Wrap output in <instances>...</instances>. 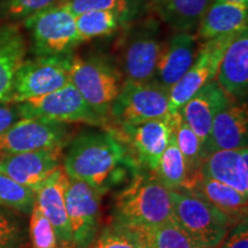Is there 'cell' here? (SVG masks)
Returning a JSON list of instances; mask_svg holds the SVG:
<instances>
[{
  "label": "cell",
  "mask_w": 248,
  "mask_h": 248,
  "mask_svg": "<svg viewBox=\"0 0 248 248\" xmlns=\"http://www.w3.org/2000/svg\"><path fill=\"white\" fill-rule=\"evenodd\" d=\"M173 131H175L177 146L181 151L183 157H184L186 172H187L186 183L184 187L182 188V190H185L199 176L200 167L204 160L202 147H201V142L198 136L190 128V125L183 120L179 111L176 113Z\"/></svg>",
  "instance_id": "4316f807"
},
{
  "label": "cell",
  "mask_w": 248,
  "mask_h": 248,
  "mask_svg": "<svg viewBox=\"0 0 248 248\" xmlns=\"http://www.w3.org/2000/svg\"><path fill=\"white\" fill-rule=\"evenodd\" d=\"M62 169L70 179L85 183L105 194L139 171L128 147L110 130H90L68 144Z\"/></svg>",
  "instance_id": "6da1fadb"
},
{
  "label": "cell",
  "mask_w": 248,
  "mask_h": 248,
  "mask_svg": "<svg viewBox=\"0 0 248 248\" xmlns=\"http://www.w3.org/2000/svg\"><path fill=\"white\" fill-rule=\"evenodd\" d=\"M199 175L230 186L248 197V148L214 152L203 160Z\"/></svg>",
  "instance_id": "ffe728a7"
},
{
  "label": "cell",
  "mask_w": 248,
  "mask_h": 248,
  "mask_svg": "<svg viewBox=\"0 0 248 248\" xmlns=\"http://www.w3.org/2000/svg\"><path fill=\"white\" fill-rule=\"evenodd\" d=\"M23 22L36 57L68 55L80 44L75 16L61 4L43 9Z\"/></svg>",
  "instance_id": "8992f818"
},
{
  "label": "cell",
  "mask_w": 248,
  "mask_h": 248,
  "mask_svg": "<svg viewBox=\"0 0 248 248\" xmlns=\"http://www.w3.org/2000/svg\"><path fill=\"white\" fill-rule=\"evenodd\" d=\"M27 51L22 30L13 22H0V104L11 100L15 74L26 60Z\"/></svg>",
  "instance_id": "44dd1931"
},
{
  "label": "cell",
  "mask_w": 248,
  "mask_h": 248,
  "mask_svg": "<svg viewBox=\"0 0 248 248\" xmlns=\"http://www.w3.org/2000/svg\"><path fill=\"white\" fill-rule=\"evenodd\" d=\"M153 248H203L194 244L190 238L169 221L153 231Z\"/></svg>",
  "instance_id": "d6a6232c"
},
{
  "label": "cell",
  "mask_w": 248,
  "mask_h": 248,
  "mask_svg": "<svg viewBox=\"0 0 248 248\" xmlns=\"http://www.w3.org/2000/svg\"><path fill=\"white\" fill-rule=\"evenodd\" d=\"M30 215L29 237L32 248H60L53 225L36 203Z\"/></svg>",
  "instance_id": "1f68e13d"
},
{
  "label": "cell",
  "mask_w": 248,
  "mask_h": 248,
  "mask_svg": "<svg viewBox=\"0 0 248 248\" xmlns=\"http://www.w3.org/2000/svg\"><path fill=\"white\" fill-rule=\"evenodd\" d=\"M214 0H152V9L173 31L193 32Z\"/></svg>",
  "instance_id": "cb8c5ba5"
},
{
  "label": "cell",
  "mask_w": 248,
  "mask_h": 248,
  "mask_svg": "<svg viewBox=\"0 0 248 248\" xmlns=\"http://www.w3.org/2000/svg\"><path fill=\"white\" fill-rule=\"evenodd\" d=\"M131 12L92 11L75 16L77 35L80 43L113 35L128 23Z\"/></svg>",
  "instance_id": "d4e9b609"
},
{
  "label": "cell",
  "mask_w": 248,
  "mask_h": 248,
  "mask_svg": "<svg viewBox=\"0 0 248 248\" xmlns=\"http://www.w3.org/2000/svg\"><path fill=\"white\" fill-rule=\"evenodd\" d=\"M198 47V38L193 33L173 31L161 45L154 82L167 90L172 88L193 63Z\"/></svg>",
  "instance_id": "9a60e30c"
},
{
  "label": "cell",
  "mask_w": 248,
  "mask_h": 248,
  "mask_svg": "<svg viewBox=\"0 0 248 248\" xmlns=\"http://www.w3.org/2000/svg\"><path fill=\"white\" fill-rule=\"evenodd\" d=\"M17 109L21 119H37L64 124L82 123L102 128L108 126V121L92 110L71 83L57 91L20 102Z\"/></svg>",
  "instance_id": "52a82bcc"
},
{
  "label": "cell",
  "mask_w": 248,
  "mask_h": 248,
  "mask_svg": "<svg viewBox=\"0 0 248 248\" xmlns=\"http://www.w3.org/2000/svg\"><path fill=\"white\" fill-rule=\"evenodd\" d=\"M219 246V248H248L247 218L237 223Z\"/></svg>",
  "instance_id": "e575fe53"
},
{
  "label": "cell",
  "mask_w": 248,
  "mask_h": 248,
  "mask_svg": "<svg viewBox=\"0 0 248 248\" xmlns=\"http://www.w3.org/2000/svg\"><path fill=\"white\" fill-rule=\"evenodd\" d=\"M153 173L167 190L181 191L184 187L187 172H186L184 157L177 146L173 129L167 148L160 159L159 166Z\"/></svg>",
  "instance_id": "83f0119b"
},
{
  "label": "cell",
  "mask_w": 248,
  "mask_h": 248,
  "mask_svg": "<svg viewBox=\"0 0 248 248\" xmlns=\"http://www.w3.org/2000/svg\"><path fill=\"white\" fill-rule=\"evenodd\" d=\"M21 119L18 114L17 104L14 102H5L0 104V135L6 131L12 124Z\"/></svg>",
  "instance_id": "d590c367"
},
{
  "label": "cell",
  "mask_w": 248,
  "mask_h": 248,
  "mask_svg": "<svg viewBox=\"0 0 248 248\" xmlns=\"http://www.w3.org/2000/svg\"><path fill=\"white\" fill-rule=\"evenodd\" d=\"M0 206V248H27L28 232L22 219Z\"/></svg>",
  "instance_id": "f546056e"
},
{
  "label": "cell",
  "mask_w": 248,
  "mask_h": 248,
  "mask_svg": "<svg viewBox=\"0 0 248 248\" xmlns=\"http://www.w3.org/2000/svg\"><path fill=\"white\" fill-rule=\"evenodd\" d=\"M169 90L151 82H125L109 110L114 126L137 125L169 116Z\"/></svg>",
  "instance_id": "ba28073f"
},
{
  "label": "cell",
  "mask_w": 248,
  "mask_h": 248,
  "mask_svg": "<svg viewBox=\"0 0 248 248\" xmlns=\"http://www.w3.org/2000/svg\"><path fill=\"white\" fill-rule=\"evenodd\" d=\"M102 197L104 194L85 183L69 178L64 192V202L73 248H89L97 237Z\"/></svg>",
  "instance_id": "4fadbf2b"
},
{
  "label": "cell",
  "mask_w": 248,
  "mask_h": 248,
  "mask_svg": "<svg viewBox=\"0 0 248 248\" xmlns=\"http://www.w3.org/2000/svg\"><path fill=\"white\" fill-rule=\"evenodd\" d=\"M116 63L101 55H71L70 83L86 104L102 119L109 121V110L123 85Z\"/></svg>",
  "instance_id": "3957f363"
},
{
  "label": "cell",
  "mask_w": 248,
  "mask_h": 248,
  "mask_svg": "<svg viewBox=\"0 0 248 248\" xmlns=\"http://www.w3.org/2000/svg\"><path fill=\"white\" fill-rule=\"evenodd\" d=\"M68 184L69 177L60 167L35 190L36 204L53 225L60 248H73L64 202V192Z\"/></svg>",
  "instance_id": "e0dca14e"
},
{
  "label": "cell",
  "mask_w": 248,
  "mask_h": 248,
  "mask_svg": "<svg viewBox=\"0 0 248 248\" xmlns=\"http://www.w3.org/2000/svg\"><path fill=\"white\" fill-rule=\"evenodd\" d=\"M184 191L192 192L215 206L228 216L233 226L247 218L248 197H245L230 186L199 175Z\"/></svg>",
  "instance_id": "603a6c76"
},
{
  "label": "cell",
  "mask_w": 248,
  "mask_h": 248,
  "mask_svg": "<svg viewBox=\"0 0 248 248\" xmlns=\"http://www.w3.org/2000/svg\"><path fill=\"white\" fill-rule=\"evenodd\" d=\"M235 35L203 42L198 47L193 63L186 74L169 89V111L176 114L199 90L215 79L223 55Z\"/></svg>",
  "instance_id": "30bf717a"
},
{
  "label": "cell",
  "mask_w": 248,
  "mask_h": 248,
  "mask_svg": "<svg viewBox=\"0 0 248 248\" xmlns=\"http://www.w3.org/2000/svg\"><path fill=\"white\" fill-rule=\"evenodd\" d=\"M172 221L198 246L217 248L232 223L225 214L188 191H170Z\"/></svg>",
  "instance_id": "277c9868"
},
{
  "label": "cell",
  "mask_w": 248,
  "mask_h": 248,
  "mask_svg": "<svg viewBox=\"0 0 248 248\" xmlns=\"http://www.w3.org/2000/svg\"><path fill=\"white\" fill-rule=\"evenodd\" d=\"M248 111L246 104L232 100L215 116L202 146L203 157L217 151L247 147Z\"/></svg>",
  "instance_id": "2e32d148"
},
{
  "label": "cell",
  "mask_w": 248,
  "mask_h": 248,
  "mask_svg": "<svg viewBox=\"0 0 248 248\" xmlns=\"http://www.w3.org/2000/svg\"><path fill=\"white\" fill-rule=\"evenodd\" d=\"M231 101L232 99L214 79L202 86L179 110L183 120L199 138L201 147L208 138L215 116Z\"/></svg>",
  "instance_id": "ac0fdd59"
},
{
  "label": "cell",
  "mask_w": 248,
  "mask_h": 248,
  "mask_svg": "<svg viewBox=\"0 0 248 248\" xmlns=\"http://www.w3.org/2000/svg\"><path fill=\"white\" fill-rule=\"evenodd\" d=\"M35 203L36 193L31 188L0 173V206L23 214H31Z\"/></svg>",
  "instance_id": "f1b7e54d"
},
{
  "label": "cell",
  "mask_w": 248,
  "mask_h": 248,
  "mask_svg": "<svg viewBox=\"0 0 248 248\" xmlns=\"http://www.w3.org/2000/svg\"><path fill=\"white\" fill-rule=\"evenodd\" d=\"M247 23L248 6L213 1L198 26L197 38L206 42L217 37L237 35L248 29Z\"/></svg>",
  "instance_id": "7402d4cb"
},
{
  "label": "cell",
  "mask_w": 248,
  "mask_h": 248,
  "mask_svg": "<svg viewBox=\"0 0 248 248\" xmlns=\"http://www.w3.org/2000/svg\"><path fill=\"white\" fill-rule=\"evenodd\" d=\"M162 45L159 26L145 21L124 31L117 42V63L125 82H151L154 79L157 58Z\"/></svg>",
  "instance_id": "5b68a950"
},
{
  "label": "cell",
  "mask_w": 248,
  "mask_h": 248,
  "mask_svg": "<svg viewBox=\"0 0 248 248\" xmlns=\"http://www.w3.org/2000/svg\"><path fill=\"white\" fill-rule=\"evenodd\" d=\"M172 219L170 191L154 173L136 172L114 202L111 221L154 231Z\"/></svg>",
  "instance_id": "7a4b0ae2"
},
{
  "label": "cell",
  "mask_w": 248,
  "mask_h": 248,
  "mask_svg": "<svg viewBox=\"0 0 248 248\" xmlns=\"http://www.w3.org/2000/svg\"><path fill=\"white\" fill-rule=\"evenodd\" d=\"M62 156L63 147L1 155L0 173L35 192L48 176L60 168Z\"/></svg>",
  "instance_id": "5bb4252c"
},
{
  "label": "cell",
  "mask_w": 248,
  "mask_h": 248,
  "mask_svg": "<svg viewBox=\"0 0 248 248\" xmlns=\"http://www.w3.org/2000/svg\"><path fill=\"white\" fill-rule=\"evenodd\" d=\"M215 80L232 100H243L248 91V29L237 33L223 55Z\"/></svg>",
  "instance_id": "d6986e66"
},
{
  "label": "cell",
  "mask_w": 248,
  "mask_h": 248,
  "mask_svg": "<svg viewBox=\"0 0 248 248\" xmlns=\"http://www.w3.org/2000/svg\"><path fill=\"white\" fill-rule=\"evenodd\" d=\"M70 140V124L18 119L0 135V156L46 148H64Z\"/></svg>",
  "instance_id": "8fae6325"
},
{
  "label": "cell",
  "mask_w": 248,
  "mask_h": 248,
  "mask_svg": "<svg viewBox=\"0 0 248 248\" xmlns=\"http://www.w3.org/2000/svg\"><path fill=\"white\" fill-rule=\"evenodd\" d=\"M176 114L137 125H120L109 129L128 147L139 167L155 171L169 142Z\"/></svg>",
  "instance_id": "7c38bea8"
},
{
  "label": "cell",
  "mask_w": 248,
  "mask_h": 248,
  "mask_svg": "<svg viewBox=\"0 0 248 248\" xmlns=\"http://www.w3.org/2000/svg\"><path fill=\"white\" fill-rule=\"evenodd\" d=\"M62 1L64 0H0V14L7 22L24 21L31 15Z\"/></svg>",
  "instance_id": "4dcf8cb0"
},
{
  "label": "cell",
  "mask_w": 248,
  "mask_h": 248,
  "mask_svg": "<svg viewBox=\"0 0 248 248\" xmlns=\"http://www.w3.org/2000/svg\"><path fill=\"white\" fill-rule=\"evenodd\" d=\"M89 248H153V231L110 221Z\"/></svg>",
  "instance_id": "484cf974"
},
{
  "label": "cell",
  "mask_w": 248,
  "mask_h": 248,
  "mask_svg": "<svg viewBox=\"0 0 248 248\" xmlns=\"http://www.w3.org/2000/svg\"><path fill=\"white\" fill-rule=\"evenodd\" d=\"M71 54L24 60L14 77L9 102L20 104L63 88L70 83Z\"/></svg>",
  "instance_id": "9c48e42d"
},
{
  "label": "cell",
  "mask_w": 248,
  "mask_h": 248,
  "mask_svg": "<svg viewBox=\"0 0 248 248\" xmlns=\"http://www.w3.org/2000/svg\"><path fill=\"white\" fill-rule=\"evenodd\" d=\"M214 1H217V2H231V4L248 6V0H214Z\"/></svg>",
  "instance_id": "8d00e7d4"
},
{
  "label": "cell",
  "mask_w": 248,
  "mask_h": 248,
  "mask_svg": "<svg viewBox=\"0 0 248 248\" xmlns=\"http://www.w3.org/2000/svg\"><path fill=\"white\" fill-rule=\"evenodd\" d=\"M131 0H64L60 4L66 7L74 16L92 11L131 12Z\"/></svg>",
  "instance_id": "836d02e7"
}]
</instances>
